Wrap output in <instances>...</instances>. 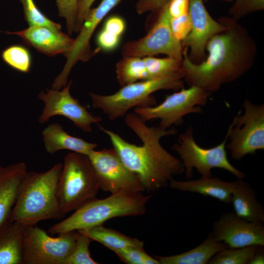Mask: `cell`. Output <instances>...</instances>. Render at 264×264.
I'll list each match as a JSON object with an SVG mask.
<instances>
[{"instance_id": "obj_32", "label": "cell", "mask_w": 264, "mask_h": 264, "mask_svg": "<svg viewBox=\"0 0 264 264\" xmlns=\"http://www.w3.org/2000/svg\"><path fill=\"white\" fill-rule=\"evenodd\" d=\"M264 0H237L230 9V13L234 18L250 12L263 10Z\"/></svg>"}, {"instance_id": "obj_18", "label": "cell", "mask_w": 264, "mask_h": 264, "mask_svg": "<svg viewBox=\"0 0 264 264\" xmlns=\"http://www.w3.org/2000/svg\"><path fill=\"white\" fill-rule=\"evenodd\" d=\"M27 171L22 162L0 166V228L10 220L20 182Z\"/></svg>"}, {"instance_id": "obj_10", "label": "cell", "mask_w": 264, "mask_h": 264, "mask_svg": "<svg viewBox=\"0 0 264 264\" xmlns=\"http://www.w3.org/2000/svg\"><path fill=\"white\" fill-rule=\"evenodd\" d=\"M243 106V114L234 117L227 131L230 142L226 148L232 158L237 160L264 149V105L246 100Z\"/></svg>"}, {"instance_id": "obj_25", "label": "cell", "mask_w": 264, "mask_h": 264, "mask_svg": "<svg viewBox=\"0 0 264 264\" xmlns=\"http://www.w3.org/2000/svg\"><path fill=\"white\" fill-rule=\"evenodd\" d=\"M126 27L125 21L120 16L114 15L107 18L96 36V50L109 52L117 48Z\"/></svg>"}, {"instance_id": "obj_29", "label": "cell", "mask_w": 264, "mask_h": 264, "mask_svg": "<svg viewBox=\"0 0 264 264\" xmlns=\"http://www.w3.org/2000/svg\"><path fill=\"white\" fill-rule=\"evenodd\" d=\"M92 240L86 235L77 231L76 242L71 254L64 264H97L90 256L89 244Z\"/></svg>"}, {"instance_id": "obj_31", "label": "cell", "mask_w": 264, "mask_h": 264, "mask_svg": "<svg viewBox=\"0 0 264 264\" xmlns=\"http://www.w3.org/2000/svg\"><path fill=\"white\" fill-rule=\"evenodd\" d=\"M78 0H56L59 15L65 19L68 33L74 32Z\"/></svg>"}, {"instance_id": "obj_7", "label": "cell", "mask_w": 264, "mask_h": 264, "mask_svg": "<svg viewBox=\"0 0 264 264\" xmlns=\"http://www.w3.org/2000/svg\"><path fill=\"white\" fill-rule=\"evenodd\" d=\"M228 138L227 132L220 144L211 148H204L195 141L192 126L182 133L177 143L173 145L172 149L179 155L186 178L190 179L193 176V168H196L203 177H212L211 170L218 168L228 171L238 179L244 178L245 174L233 166L228 159L225 149Z\"/></svg>"}, {"instance_id": "obj_13", "label": "cell", "mask_w": 264, "mask_h": 264, "mask_svg": "<svg viewBox=\"0 0 264 264\" xmlns=\"http://www.w3.org/2000/svg\"><path fill=\"white\" fill-rule=\"evenodd\" d=\"M72 83V81H70L61 90L52 88L47 89L46 92H40L38 97L43 101L44 107L38 122L43 124L52 117L61 115L69 119L84 132H90L92 131V124H99L103 118L92 114L71 96L70 88Z\"/></svg>"}, {"instance_id": "obj_26", "label": "cell", "mask_w": 264, "mask_h": 264, "mask_svg": "<svg viewBox=\"0 0 264 264\" xmlns=\"http://www.w3.org/2000/svg\"><path fill=\"white\" fill-rule=\"evenodd\" d=\"M260 245H249L241 248H226L214 255L208 264H248Z\"/></svg>"}, {"instance_id": "obj_1", "label": "cell", "mask_w": 264, "mask_h": 264, "mask_svg": "<svg viewBox=\"0 0 264 264\" xmlns=\"http://www.w3.org/2000/svg\"><path fill=\"white\" fill-rule=\"evenodd\" d=\"M226 29L210 38L205 49L208 55L199 64L189 58L183 50L180 71L190 86L198 87L208 93L236 80L248 70L254 60L256 46L246 30L234 20L222 18Z\"/></svg>"}, {"instance_id": "obj_23", "label": "cell", "mask_w": 264, "mask_h": 264, "mask_svg": "<svg viewBox=\"0 0 264 264\" xmlns=\"http://www.w3.org/2000/svg\"><path fill=\"white\" fill-rule=\"evenodd\" d=\"M228 247L217 240L211 231L201 243L191 250L170 256L154 257L160 264H205L216 254Z\"/></svg>"}, {"instance_id": "obj_4", "label": "cell", "mask_w": 264, "mask_h": 264, "mask_svg": "<svg viewBox=\"0 0 264 264\" xmlns=\"http://www.w3.org/2000/svg\"><path fill=\"white\" fill-rule=\"evenodd\" d=\"M151 196L142 192H121L105 198L92 199L74 211L67 218L50 227L51 235L85 230L102 225L112 218L140 216L145 213Z\"/></svg>"}, {"instance_id": "obj_22", "label": "cell", "mask_w": 264, "mask_h": 264, "mask_svg": "<svg viewBox=\"0 0 264 264\" xmlns=\"http://www.w3.org/2000/svg\"><path fill=\"white\" fill-rule=\"evenodd\" d=\"M24 226L9 220L0 228V264H22Z\"/></svg>"}, {"instance_id": "obj_38", "label": "cell", "mask_w": 264, "mask_h": 264, "mask_svg": "<svg viewBox=\"0 0 264 264\" xmlns=\"http://www.w3.org/2000/svg\"></svg>"}, {"instance_id": "obj_34", "label": "cell", "mask_w": 264, "mask_h": 264, "mask_svg": "<svg viewBox=\"0 0 264 264\" xmlns=\"http://www.w3.org/2000/svg\"><path fill=\"white\" fill-rule=\"evenodd\" d=\"M170 0H138L136 10L139 14L151 11L156 13L162 9Z\"/></svg>"}, {"instance_id": "obj_35", "label": "cell", "mask_w": 264, "mask_h": 264, "mask_svg": "<svg viewBox=\"0 0 264 264\" xmlns=\"http://www.w3.org/2000/svg\"><path fill=\"white\" fill-rule=\"evenodd\" d=\"M189 0H170L165 5L170 18H175L188 13Z\"/></svg>"}, {"instance_id": "obj_9", "label": "cell", "mask_w": 264, "mask_h": 264, "mask_svg": "<svg viewBox=\"0 0 264 264\" xmlns=\"http://www.w3.org/2000/svg\"><path fill=\"white\" fill-rule=\"evenodd\" d=\"M35 225L23 228L22 264H64L73 250L76 232L52 237Z\"/></svg>"}, {"instance_id": "obj_11", "label": "cell", "mask_w": 264, "mask_h": 264, "mask_svg": "<svg viewBox=\"0 0 264 264\" xmlns=\"http://www.w3.org/2000/svg\"><path fill=\"white\" fill-rule=\"evenodd\" d=\"M156 14V22L147 35L123 45V57H142L163 54L182 61L183 49L181 42L176 39L173 33L165 6Z\"/></svg>"}, {"instance_id": "obj_15", "label": "cell", "mask_w": 264, "mask_h": 264, "mask_svg": "<svg viewBox=\"0 0 264 264\" xmlns=\"http://www.w3.org/2000/svg\"><path fill=\"white\" fill-rule=\"evenodd\" d=\"M211 232L217 240L229 248L264 246L263 223L247 221L233 212L223 213L214 222Z\"/></svg>"}, {"instance_id": "obj_37", "label": "cell", "mask_w": 264, "mask_h": 264, "mask_svg": "<svg viewBox=\"0 0 264 264\" xmlns=\"http://www.w3.org/2000/svg\"><path fill=\"white\" fill-rule=\"evenodd\" d=\"M264 246H260L249 261L248 264H264Z\"/></svg>"}, {"instance_id": "obj_36", "label": "cell", "mask_w": 264, "mask_h": 264, "mask_svg": "<svg viewBox=\"0 0 264 264\" xmlns=\"http://www.w3.org/2000/svg\"><path fill=\"white\" fill-rule=\"evenodd\" d=\"M95 0H78L74 32L78 33Z\"/></svg>"}, {"instance_id": "obj_2", "label": "cell", "mask_w": 264, "mask_h": 264, "mask_svg": "<svg viewBox=\"0 0 264 264\" xmlns=\"http://www.w3.org/2000/svg\"><path fill=\"white\" fill-rule=\"evenodd\" d=\"M125 122L141 139V145L130 143L113 131L100 125L99 127L109 136L124 164L138 177L145 190L155 192L167 186L174 176L184 172L182 161L167 152L160 142L164 136L176 134V129L149 127L134 112L127 113Z\"/></svg>"}, {"instance_id": "obj_8", "label": "cell", "mask_w": 264, "mask_h": 264, "mask_svg": "<svg viewBox=\"0 0 264 264\" xmlns=\"http://www.w3.org/2000/svg\"><path fill=\"white\" fill-rule=\"evenodd\" d=\"M209 93L195 86L188 88H182L178 92L167 95L159 105L135 108L133 112L145 122L159 119L160 121L158 126L168 129L173 125H181L183 117L187 114L201 113L202 110L198 106L206 104Z\"/></svg>"}, {"instance_id": "obj_24", "label": "cell", "mask_w": 264, "mask_h": 264, "mask_svg": "<svg viewBox=\"0 0 264 264\" xmlns=\"http://www.w3.org/2000/svg\"><path fill=\"white\" fill-rule=\"evenodd\" d=\"M77 231L86 235L92 241L99 242L113 251L130 246L144 248L142 241L113 229L105 228L102 225Z\"/></svg>"}, {"instance_id": "obj_16", "label": "cell", "mask_w": 264, "mask_h": 264, "mask_svg": "<svg viewBox=\"0 0 264 264\" xmlns=\"http://www.w3.org/2000/svg\"><path fill=\"white\" fill-rule=\"evenodd\" d=\"M188 14L191 30L181 44L183 47L190 48V59L198 60L204 57L206 44L210 38L224 31L226 26L212 18L203 0H189Z\"/></svg>"}, {"instance_id": "obj_12", "label": "cell", "mask_w": 264, "mask_h": 264, "mask_svg": "<svg viewBox=\"0 0 264 264\" xmlns=\"http://www.w3.org/2000/svg\"><path fill=\"white\" fill-rule=\"evenodd\" d=\"M97 176L100 189L111 194L142 192L145 189L138 177L124 164L116 150H93L88 155Z\"/></svg>"}, {"instance_id": "obj_21", "label": "cell", "mask_w": 264, "mask_h": 264, "mask_svg": "<svg viewBox=\"0 0 264 264\" xmlns=\"http://www.w3.org/2000/svg\"><path fill=\"white\" fill-rule=\"evenodd\" d=\"M234 181L227 182L217 177H203L185 181L174 179L169 183L172 189L183 192L197 193L215 198L220 202L230 203Z\"/></svg>"}, {"instance_id": "obj_3", "label": "cell", "mask_w": 264, "mask_h": 264, "mask_svg": "<svg viewBox=\"0 0 264 264\" xmlns=\"http://www.w3.org/2000/svg\"><path fill=\"white\" fill-rule=\"evenodd\" d=\"M63 163L44 172L26 171L19 185L10 220L24 226L65 216L59 205L57 189Z\"/></svg>"}, {"instance_id": "obj_14", "label": "cell", "mask_w": 264, "mask_h": 264, "mask_svg": "<svg viewBox=\"0 0 264 264\" xmlns=\"http://www.w3.org/2000/svg\"><path fill=\"white\" fill-rule=\"evenodd\" d=\"M121 0H102L97 7L90 9L78 35L74 39L69 51L65 55L66 57V63L61 72L54 81L51 86L52 88L60 90L66 86L70 71L78 61H87L98 52L96 50L92 51L90 38L101 22Z\"/></svg>"}, {"instance_id": "obj_5", "label": "cell", "mask_w": 264, "mask_h": 264, "mask_svg": "<svg viewBox=\"0 0 264 264\" xmlns=\"http://www.w3.org/2000/svg\"><path fill=\"white\" fill-rule=\"evenodd\" d=\"M183 77L180 71L148 80L133 82L122 88L113 94L104 95L90 92L92 106L101 110L110 120L125 116L132 108H144L156 105L152 95L161 89L177 90L183 88Z\"/></svg>"}, {"instance_id": "obj_27", "label": "cell", "mask_w": 264, "mask_h": 264, "mask_svg": "<svg viewBox=\"0 0 264 264\" xmlns=\"http://www.w3.org/2000/svg\"><path fill=\"white\" fill-rule=\"evenodd\" d=\"M1 57L4 62L14 69L23 73L30 71L31 56L29 50L24 46L12 45L2 51Z\"/></svg>"}, {"instance_id": "obj_28", "label": "cell", "mask_w": 264, "mask_h": 264, "mask_svg": "<svg viewBox=\"0 0 264 264\" xmlns=\"http://www.w3.org/2000/svg\"><path fill=\"white\" fill-rule=\"evenodd\" d=\"M23 6L24 15L29 26H43L61 31L62 26L48 18L38 8L34 0H19Z\"/></svg>"}, {"instance_id": "obj_19", "label": "cell", "mask_w": 264, "mask_h": 264, "mask_svg": "<svg viewBox=\"0 0 264 264\" xmlns=\"http://www.w3.org/2000/svg\"><path fill=\"white\" fill-rule=\"evenodd\" d=\"M42 134L45 149L51 154L60 150H67L88 156L97 146L96 143L70 135L57 123L48 125Z\"/></svg>"}, {"instance_id": "obj_33", "label": "cell", "mask_w": 264, "mask_h": 264, "mask_svg": "<svg viewBox=\"0 0 264 264\" xmlns=\"http://www.w3.org/2000/svg\"><path fill=\"white\" fill-rule=\"evenodd\" d=\"M172 31L176 39L182 42L191 30V22L188 13L181 16L170 18Z\"/></svg>"}, {"instance_id": "obj_6", "label": "cell", "mask_w": 264, "mask_h": 264, "mask_svg": "<svg viewBox=\"0 0 264 264\" xmlns=\"http://www.w3.org/2000/svg\"><path fill=\"white\" fill-rule=\"evenodd\" d=\"M98 181L87 155L69 152L65 157L57 196L64 214L74 211L96 198Z\"/></svg>"}, {"instance_id": "obj_30", "label": "cell", "mask_w": 264, "mask_h": 264, "mask_svg": "<svg viewBox=\"0 0 264 264\" xmlns=\"http://www.w3.org/2000/svg\"><path fill=\"white\" fill-rule=\"evenodd\" d=\"M113 252L120 260L128 264H160L156 259L146 253L144 248L130 246Z\"/></svg>"}, {"instance_id": "obj_17", "label": "cell", "mask_w": 264, "mask_h": 264, "mask_svg": "<svg viewBox=\"0 0 264 264\" xmlns=\"http://www.w3.org/2000/svg\"><path fill=\"white\" fill-rule=\"evenodd\" d=\"M4 32L19 36L29 46L49 56L65 55L69 51L74 41V39L61 31L43 26H29L21 31Z\"/></svg>"}, {"instance_id": "obj_20", "label": "cell", "mask_w": 264, "mask_h": 264, "mask_svg": "<svg viewBox=\"0 0 264 264\" xmlns=\"http://www.w3.org/2000/svg\"><path fill=\"white\" fill-rule=\"evenodd\" d=\"M231 201L234 213L249 222H264V209L257 198V194L250 184L238 179L234 181Z\"/></svg>"}]
</instances>
